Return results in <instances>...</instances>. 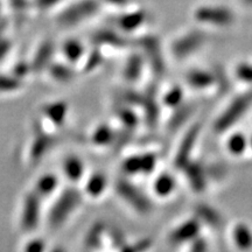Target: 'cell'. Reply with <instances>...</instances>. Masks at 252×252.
Segmentation results:
<instances>
[{
    "label": "cell",
    "mask_w": 252,
    "mask_h": 252,
    "mask_svg": "<svg viewBox=\"0 0 252 252\" xmlns=\"http://www.w3.org/2000/svg\"><path fill=\"white\" fill-rule=\"evenodd\" d=\"M81 203V194L76 189H67L60 195L49 212V224L52 228H59L67 220L71 213Z\"/></svg>",
    "instance_id": "obj_1"
},
{
    "label": "cell",
    "mask_w": 252,
    "mask_h": 252,
    "mask_svg": "<svg viewBox=\"0 0 252 252\" xmlns=\"http://www.w3.org/2000/svg\"><path fill=\"white\" fill-rule=\"evenodd\" d=\"M252 105V89L247 93L239 94L230 103V105L224 110V112L217 118L215 123V130L217 132H223L226 128L235 125L239 119L247 113Z\"/></svg>",
    "instance_id": "obj_2"
},
{
    "label": "cell",
    "mask_w": 252,
    "mask_h": 252,
    "mask_svg": "<svg viewBox=\"0 0 252 252\" xmlns=\"http://www.w3.org/2000/svg\"><path fill=\"white\" fill-rule=\"evenodd\" d=\"M116 190L126 203H128L138 213L147 214L151 210V201L145 196L143 191L139 190L133 184L127 180H119L116 184Z\"/></svg>",
    "instance_id": "obj_3"
},
{
    "label": "cell",
    "mask_w": 252,
    "mask_h": 252,
    "mask_svg": "<svg viewBox=\"0 0 252 252\" xmlns=\"http://www.w3.org/2000/svg\"><path fill=\"white\" fill-rule=\"evenodd\" d=\"M40 196L35 191L25 197L21 215V225L25 230H33L39 224L40 220Z\"/></svg>",
    "instance_id": "obj_4"
},
{
    "label": "cell",
    "mask_w": 252,
    "mask_h": 252,
    "mask_svg": "<svg viewBox=\"0 0 252 252\" xmlns=\"http://www.w3.org/2000/svg\"><path fill=\"white\" fill-rule=\"evenodd\" d=\"M198 133H200V126L198 125H195L191 128H189V131L186 133L175 156L174 162L176 167L182 169L187 165L189 158L191 156V152H193L195 143L197 140Z\"/></svg>",
    "instance_id": "obj_5"
},
{
    "label": "cell",
    "mask_w": 252,
    "mask_h": 252,
    "mask_svg": "<svg viewBox=\"0 0 252 252\" xmlns=\"http://www.w3.org/2000/svg\"><path fill=\"white\" fill-rule=\"evenodd\" d=\"M157 158L153 154H141L127 158L123 163V169L128 174L150 173L156 167Z\"/></svg>",
    "instance_id": "obj_6"
},
{
    "label": "cell",
    "mask_w": 252,
    "mask_h": 252,
    "mask_svg": "<svg viewBox=\"0 0 252 252\" xmlns=\"http://www.w3.org/2000/svg\"><path fill=\"white\" fill-rule=\"evenodd\" d=\"M200 231V223L197 220H188L173 230L169 235V242L174 245L184 244L196 237Z\"/></svg>",
    "instance_id": "obj_7"
},
{
    "label": "cell",
    "mask_w": 252,
    "mask_h": 252,
    "mask_svg": "<svg viewBox=\"0 0 252 252\" xmlns=\"http://www.w3.org/2000/svg\"><path fill=\"white\" fill-rule=\"evenodd\" d=\"M182 169H185L186 176L195 191L204 190L207 186V172L201 163L188 161Z\"/></svg>",
    "instance_id": "obj_8"
},
{
    "label": "cell",
    "mask_w": 252,
    "mask_h": 252,
    "mask_svg": "<svg viewBox=\"0 0 252 252\" xmlns=\"http://www.w3.org/2000/svg\"><path fill=\"white\" fill-rule=\"evenodd\" d=\"M195 213H196L198 220L207 223L212 228H220L222 225V217L220 213L213 207H210L209 204H197V207L195 208Z\"/></svg>",
    "instance_id": "obj_9"
},
{
    "label": "cell",
    "mask_w": 252,
    "mask_h": 252,
    "mask_svg": "<svg viewBox=\"0 0 252 252\" xmlns=\"http://www.w3.org/2000/svg\"><path fill=\"white\" fill-rule=\"evenodd\" d=\"M186 80L190 87L196 88V89H204V88L213 86V83L215 82V76L212 72L195 69V70L188 72Z\"/></svg>",
    "instance_id": "obj_10"
},
{
    "label": "cell",
    "mask_w": 252,
    "mask_h": 252,
    "mask_svg": "<svg viewBox=\"0 0 252 252\" xmlns=\"http://www.w3.org/2000/svg\"><path fill=\"white\" fill-rule=\"evenodd\" d=\"M53 52H54V46L52 42L47 41L43 45L40 46L37 49L35 56H34L33 63H32V68L34 70H43L46 67H48V63L50 62L53 56Z\"/></svg>",
    "instance_id": "obj_11"
},
{
    "label": "cell",
    "mask_w": 252,
    "mask_h": 252,
    "mask_svg": "<svg viewBox=\"0 0 252 252\" xmlns=\"http://www.w3.org/2000/svg\"><path fill=\"white\" fill-rule=\"evenodd\" d=\"M145 53H146L147 55V59H149V61L151 62V67L154 70V72H157V74L161 75L165 72V62H163V59H162V55L161 53H160V49L159 47L156 42H147L146 45H145Z\"/></svg>",
    "instance_id": "obj_12"
},
{
    "label": "cell",
    "mask_w": 252,
    "mask_h": 252,
    "mask_svg": "<svg viewBox=\"0 0 252 252\" xmlns=\"http://www.w3.org/2000/svg\"><path fill=\"white\" fill-rule=\"evenodd\" d=\"M202 40L198 35H190L187 39H182L175 43L173 47V53L176 58H186V56L196 50L201 45Z\"/></svg>",
    "instance_id": "obj_13"
},
{
    "label": "cell",
    "mask_w": 252,
    "mask_h": 252,
    "mask_svg": "<svg viewBox=\"0 0 252 252\" xmlns=\"http://www.w3.org/2000/svg\"><path fill=\"white\" fill-rule=\"evenodd\" d=\"M235 244L241 250H249L252 248V231L244 223H239L232 230Z\"/></svg>",
    "instance_id": "obj_14"
},
{
    "label": "cell",
    "mask_w": 252,
    "mask_h": 252,
    "mask_svg": "<svg viewBox=\"0 0 252 252\" xmlns=\"http://www.w3.org/2000/svg\"><path fill=\"white\" fill-rule=\"evenodd\" d=\"M68 106L63 102H56L46 105L43 108V113L50 122L54 123L55 125H61L67 117Z\"/></svg>",
    "instance_id": "obj_15"
},
{
    "label": "cell",
    "mask_w": 252,
    "mask_h": 252,
    "mask_svg": "<svg viewBox=\"0 0 252 252\" xmlns=\"http://www.w3.org/2000/svg\"><path fill=\"white\" fill-rule=\"evenodd\" d=\"M63 172L69 180H80L82 174H83V162L77 157H67L63 162Z\"/></svg>",
    "instance_id": "obj_16"
},
{
    "label": "cell",
    "mask_w": 252,
    "mask_h": 252,
    "mask_svg": "<svg viewBox=\"0 0 252 252\" xmlns=\"http://www.w3.org/2000/svg\"><path fill=\"white\" fill-rule=\"evenodd\" d=\"M59 185L58 176L54 174H45L40 176L39 180L36 181L35 185V193L39 195L40 197L48 196L55 190Z\"/></svg>",
    "instance_id": "obj_17"
},
{
    "label": "cell",
    "mask_w": 252,
    "mask_h": 252,
    "mask_svg": "<svg viewBox=\"0 0 252 252\" xmlns=\"http://www.w3.org/2000/svg\"><path fill=\"white\" fill-rule=\"evenodd\" d=\"M53 145V138L48 134L41 133L37 135L34 140L33 145H32V151H31V157L34 160H40V158L45 156L46 152H48V150L52 147Z\"/></svg>",
    "instance_id": "obj_18"
},
{
    "label": "cell",
    "mask_w": 252,
    "mask_h": 252,
    "mask_svg": "<svg viewBox=\"0 0 252 252\" xmlns=\"http://www.w3.org/2000/svg\"><path fill=\"white\" fill-rule=\"evenodd\" d=\"M106 188V178L100 173L91 175L87 182V193L93 197L99 196Z\"/></svg>",
    "instance_id": "obj_19"
},
{
    "label": "cell",
    "mask_w": 252,
    "mask_h": 252,
    "mask_svg": "<svg viewBox=\"0 0 252 252\" xmlns=\"http://www.w3.org/2000/svg\"><path fill=\"white\" fill-rule=\"evenodd\" d=\"M175 181L169 174H161L154 182V190L159 196L165 197L174 190Z\"/></svg>",
    "instance_id": "obj_20"
},
{
    "label": "cell",
    "mask_w": 252,
    "mask_h": 252,
    "mask_svg": "<svg viewBox=\"0 0 252 252\" xmlns=\"http://www.w3.org/2000/svg\"><path fill=\"white\" fill-rule=\"evenodd\" d=\"M104 232V225L102 223H96L91 226L88 231L86 237V244L89 249H96L100 245V239H102Z\"/></svg>",
    "instance_id": "obj_21"
},
{
    "label": "cell",
    "mask_w": 252,
    "mask_h": 252,
    "mask_svg": "<svg viewBox=\"0 0 252 252\" xmlns=\"http://www.w3.org/2000/svg\"><path fill=\"white\" fill-rule=\"evenodd\" d=\"M247 146H248V140L243 134L235 133L229 138L228 149L230 151V153L235 154V156H239V154L244 153Z\"/></svg>",
    "instance_id": "obj_22"
},
{
    "label": "cell",
    "mask_w": 252,
    "mask_h": 252,
    "mask_svg": "<svg viewBox=\"0 0 252 252\" xmlns=\"http://www.w3.org/2000/svg\"><path fill=\"white\" fill-rule=\"evenodd\" d=\"M141 60L139 56H133L128 60V62L126 63L125 69H124V76L127 78L128 81H134L139 77L141 72Z\"/></svg>",
    "instance_id": "obj_23"
},
{
    "label": "cell",
    "mask_w": 252,
    "mask_h": 252,
    "mask_svg": "<svg viewBox=\"0 0 252 252\" xmlns=\"http://www.w3.org/2000/svg\"><path fill=\"white\" fill-rule=\"evenodd\" d=\"M49 72L52 77L59 82H68L74 77V72H72L71 68H69L68 65L61 64V63L53 64L49 69Z\"/></svg>",
    "instance_id": "obj_24"
},
{
    "label": "cell",
    "mask_w": 252,
    "mask_h": 252,
    "mask_svg": "<svg viewBox=\"0 0 252 252\" xmlns=\"http://www.w3.org/2000/svg\"><path fill=\"white\" fill-rule=\"evenodd\" d=\"M115 139V135L110 127L106 125L99 126L93 134V141L96 145H108Z\"/></svg>",
    "instance_id": "obj_25"
},
{
    "label": "cell",
    "mask_w": 252,
    "mask_h": 252,
    "mask_svg": "<svg viewBox=\"0 0 252 252\" xmlns=\"http://www.w3.org/2000/svg\"><path fill=\"white\" fill-rule=\"evenodd\" d=\"M63 53H64L65 58H67L69 61L75 62L77 60H80V58L82 56V53H83V48L77 41H68L65 43L64 47H63Z\"/></svg>",
    "instance_id": "obj_26"
},
{
    "label": "cell",
    "mask_w": 252,
    "mask_h": 252,
    "mask_svg": "<svg viewBox=\"0 0 252 252\" xmlns=\"http://www.w3.org/2000/svg\"><path fill=\"white\" fill-rule=\"evenodd\" d=\"M5 18L4 14H2L1 6H0V60L4 59L5 55L7 54V52L9 50V41L6 39L5 36Z\"/></svg>",
    "instance_id": "obj_27"
},
{
    "label": "cell",
    "mask_w": 252,
    "mask_h": 252,
    "mask_svg": "<svg viewBox=\"0 0 252 252\" xmlns=\"http://www.w3.org/2000/svg\"><path fill=\"white\" fill-rule=\"evenodd\" d=\"M189 115H190V109L188 106H182V108H180L179 112H176L171 118V121H169V127H171V130H174V128L184 124V122L188 118Z\"/></svg>",
    "instance_id": "obj_28"
},
{
    "label": "cell",
    "mask_w": 252,
    "mask_h": 252,
    "mask_svg": "<svg viewBox=\"0 0 252 252\" xmlns=\"http://www.w3.org/2000/svg\"><path fill=\"white\" fill-rule=\"evenodd\" d=\"M20 87V80L15 76H2L0 75V93L13 91Z\"/></svg>",
    "instance_id": "obj_29"
},
{
    "label": "cell",
    "mask_w": 252,
    "mask_h": 252,
    "mask_svg": "<svg viewBox=\"0 0 252 252\" xmlns=\"http://www.w3.org/2000/svg\"><path fill=\"white\" fill-rule=\"evenodd\" d=\"M182 100V90L180 88L175 87L173 88L166 94L165 98H163V102H165L166 105L168 106H178L179 104L181 103Z\"/></svg>",
    "instance_id": "obj_30"
},
{
    "label": "cell",
    "mask_w": 252,
    "mask_h": 252,
    "mask_svg": "<svg viewBox=\"0 0 252 252\" xmlns=\"http://www.w3.org/2000/svg\"><path fill=\"white\" fill-rule=\"evenodd\" d=\"M236 75L241 81L247 82V83H251L252 82V64H248V63H243L239 64L237 69H236Z\"/></svg>",
    "instance_id": "obj_31"
},
{
    "label": "cell",
    "mask_w": 252,
    "mask_h": 252,
    "mask_svg": "<svg viewBox=\"0 0 252 252\" xmlns=\"http://www.w3.org/2000/svg\"><path fill=\"white\" fill-rule=\"evenodd\" d=\"M151 245H152V242L150 239H143L134 245L124 247L122 249V252H145L147 249H150Z\"/></svg>",
    "instance_id": "obj_32"
},
{
    "label": "cell",
    "mask_w": 252,
    "mask_h": 252,
    "mask_svg": "<svg viewBox=\"0 0 252 252\" xmlns=\"http://www.w3.org/2000/svg\"><path fill=\"white\" fill-rule=\"evenodd\" d=\"M8 2L11 4L18 20L19 18H23L27 8V0H8Z\"/></svg>",
    "instance_id": "obj_33"
},
{
    "label": "cell",
    "mask_w": 252,
    "mask_h": 252,
    "mask_svg": "<svg viewBox=\"0 0 252 252\" xmlns=\"http://www.w3.org/2000/svg\"><path fill=\"white\" fill-rule=\"evenodd\" d=\"M118 116L123 121V123L126 126H128V127H133L137 124V117H135L134 113L130 111V110L123 109L121 110V112H118Z\"/></svg>",
    "instance_id": "obj_34"
},
{
    "label": "cell",
    "mask_w": 252,
    "mask_h": 252,
    "mask_svg": "<svg viewBox=\"0 0 252 252\" xmlns=\"http://www.w3.org/2000/svg\"><path fill=\"white\" fill-rule=\"evenodd\" d=\"M46 245L42 239H32L25 247L24 252H45Z\"/></svg>",
    "instance_id": "obj_35"
},
{
    "label": "cell",
    "mask_w": 252,
    "mask_h": 252,
    "mask_svg": "<svg viewBox=\"0 0 252 252\" xmlns=\"http://www.w3.org/2000/svg\"><path fill=\"white\" fill-rule=\"evenodd\" d=\"M99 63H100V55L99 54L90 55L86 63V70L87 71L94 70V69H96L97 67H98Z\"/></svg>",
    "instance_id": "obj_36"
},
{
    "label": "cell",
    "mask_w": 252,
    "mask_h": 252,
    "mask_svg": "<svg viewBox=\"0 0 252 252\" xmlns=\"http://www.w3.org/2000/svg\"><path fill=\"white\" fill-rule=\"evenodd\" d=\"M208 251V244L207 242L202 238H198L194 242L193 245L190 247L189 252H207Z\"/></svg>",
    "instance_id": "obj_37"
},
{
    "label": "cell",
    "mask_w": 252,
    "mask_h": 252,
    "mask_svg": "<svg viewBox=\"0 0 252 252\" xmlns=\"http://www.w3.org/2000/svg\"><path fill=\"white\" fill-rule=\"evenodd\" d=\"M32 68V65L27 64V63H19L17 64V67L14 69V75L15 77H23L25 75L28 74V71H30V69Z\"/></svg>",
    "instance_id": "obj_38"
},
{
    "label": "cell",
    "mask_w": 252,
    "mask_h": 252,
    "mask_svg": "<svg viewBox=\"0 0 252 252\" xmlns=\"http://www.w3.org/2000/svg\"><path fill=\"white\" fill-rule=\"evenodd\" d=\"M58 1L59 0H35V4L39 8H47Z\"/></svg>",
    "instance_id": "obj_39"
},
{
    "label": "cell",
    "mask_w": 252,
    "mask_h": 252,
    "mask_svg": "<svg viewBox=\"0 0 252 252\" xmlns=\"http://www.w3.org/2000/svg\"><path fill=\"white\" fill-rule=\"evenodd\" d=\"M52 252H64L62 250V249H60V248H58V249H54V250H53Z\"/></svg>",
    "instance_id": "obj_40"
},
{
    "label": "cell",
    "mask_w": 252,
    "mask_h": 252,
    "mask_svg": "<svg viewBox=\"0 0 252 252\" xmlns=\"http://www.w3.org/2000/svg\"><path fill=\"white\" fill-rule=\"evenodd\" d=\"M250 145H251V147H252V138H251V141H250Z\"/></svg>",
    "instance_id": "obj_41"
}]
</instances>
